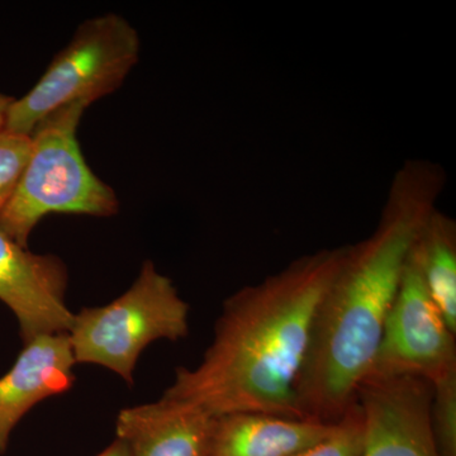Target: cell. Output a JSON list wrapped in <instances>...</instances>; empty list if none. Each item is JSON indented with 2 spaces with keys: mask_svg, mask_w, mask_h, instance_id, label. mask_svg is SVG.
<instances>
[{
  "mask_svg": "<svg viewBox=\"0 0 456 456\" xmlns=\"http://www.w3.org/2000/svg\"><path fill=\"white\" fill-rule=\"evenodd\" d=\"M365 432L364 412L355 398L335 421L329 436L293 456H362Z\"/></svg>",
  "mask_w": 456,
  "mask_h": 456,
  "instance_id": "13",
  "label": "cell"
},
{
  "mask_svg": "<svg viewBox=\"0 0 456 456\" xmlns=\"http://www.w3.org/2000/svg\"><path fill=\"white\" fill-rule=\"evenodd\" d=\"M445 185L440 164L407 160L393 176L373 232L345 248L340 269L318 305L294 387L301 419L332 424L355 401L411 250Z\"/></svg>",
  "mask_w": 456,
  "mask_h": 456,
  "instance_id": "1",
  "label": "cell"
},
{
  "mask_svg": "<svg viewBox=\"0 0 456 456\" xmlns=\"http://www.w3.org/2000/svg\"><path fill=\"white\" fill-rule=\"evenodd\" d=\"M140 57V36L116 13L89 18L57 53L38 82L14 98L3 130L31 136L51 113L77 102L94 103L121 88Z\"/></svg>",
  "mask_w": 456,
  "mask_h": 456,
  "instance_id": "4",
  "label": "cell"
},
{
  "mask_svg": "<svg viewBox=\"0 0 456 456\" xmlns=\"http://www.w3.org/2000/svg\"><path fill=\"white\" fill-rule=\"evenodd\" d=\"M411 255L435 305L456 334V222L435 209L419 231Z\"/></svg>",
  "mask_w": 456,
  "mask_h": 456,
  "instance_id": "12",
  "label": "cell"
},
{
  "mask_svg": "<svg viewBox=\"0 0 456 456\" xmlns=\"http://www.w3.org/2000/svg\"><path fill=\"white\" fill-rule=\"evenodd\" d=\"M69 274L55 255L33 254L0 232V301L20 323L23 344L44 334H68L73 325L65 302Z\"/></svg>",
  "mask_w": 456,
  "mask_h": 456,
  "instance_id": "8",
  "label": "cell"
},
{
  "mask_svg": "<svg viewBox=\"0 0 456 456\" xmlns=\"http://www.w3.org/2000/svg\"><path fill=\"white\" fill-rule=\"evenodd\" d=\"M88 107L77 102L60 108L32 132L31 158L0 216V232L22 248H28L32 231L50 213L112 217L118 212L116 191L93 173L77 141Z\"/></svg>",
  "mask_w": 456,
  "mask_h": 456,
  "instance_id": "3",
  "label": "cell"
},
{
  "mask_svg": "<svg viewBox=\"0 0 456 456\" xmlns=\"http://www.w3.org/2000/svg\"><path fill=\"white\" fill-rule=\"evenodd\" d=\"M98 456H130V450H128L127 444L121 439H116L110 448L104 450L102 454Z\"/></svg>",
  "mask_w": 456,
  "mask_h": 456,
  "instance_id": "16",
  "label": "cell"
},
{
  "mask_svg": "<svg viewBox=\"0 0 456 456\" xmlns=\"http://www.w3.org/2000/svg\"><path fill=\"white\" fill-rule=\"evenodd\" d=\"M13 101L14 97L0 93V131H3V127H4L5 116H7L8 108Z\"/></svg>",
  "mask_w": 456,
  "mask_h": 456,
  "instance_id": "17",
  "label": "cell"
},
{
  "mask_svg": "<svg viewBox=\"0 0 456 456\" xmlns=\"http://www.w3.org/2000/svg\"><path fill=\"white\" fill-rule=\"evenodd\" d=\"M31 152V136L0 131V216L16 193Z\"/></svg>",
  "mask_w": 456,
  "mask_h": 456,
  "instance_id": "15",
  "label": "cell"
},
{
  "mask_svg": "<svg viewBox=\"0 0 456 456\" xmlns=\"http://www.w3.org/2000/svg\"><path fill=\"white\" fill-rule=\"evenodd\" d=\"M431 428L440 456H456V373L432 384Z\"/></svg>",
  "mask_w": 456,
  "mask_h": 456,
  "instance_id": "14",
  "label": "cell"
},
{
  "mask_svg": "<svg viewBox=\"0 0 456 456\" xmlns=\"http://www.w3.org/2000/svg\"><path fill=\"white\" fill-rule=\"evenodd\" d=\"M455 335L410 254L368 375H407L431 384L439 382L456 373Z\"/></svg>",
  "mask_w": 456,
  "mask_h": 456,
  "instance_id": "6",
  "label": "cell"
},
{
  "mask_svg": "<svg viewBox=\"0 0 456 456\" xmlns=\"http://www.w3.org/2000/svg\"><path fill=\"white\" fill-rule=\"evenodd\" d=\"M345 248L305 255L232 294L202 362L178 369L163 397L189 402L212 417L255 412L301 419L294 387L318 305L340 269Z\"/></svg>",
  "mask_w": 456,
  "mask_h": 456,
  "instance_id": "2",
  "label": "cell"
},
{
  "mask_svg": "<svg viewBox=\"0 0 456 456\" xmlns=\"http://www.w3.org/2000/svg\"><path fill=\"white\" fill-rule=\"evenodd\" d=\"M335 422L237 412L213 417L206 456H293L331 434Z\"/></svg>",
  "mask_w": 456,
  "mask_h": 456,
  "instance_id": "11",
  "label": "cell"
},
{
  "mask_svg": "<svg viewBox=\"0 0 456 456\" xmlns=\"http://www.w3.org/2000/svg\"><path fill=\"white\" fill-rule=\"evenodd\" d=\"M213 417L189 402L163 397L125 408L117 417V439L130 456H206Z\"/></svg>",
  "mask_w": 456,
  "mask_h": 456,
  "instance_id": "10",
  "label": "cell"
},
{
  "mask_svg": "<svg viewBox=\"0 0 456 456\" xmlns=\"http://www.w3.org/2000/svg\"><path fill=\"white\" fill-rule=\"evenodd\" d=\"M13 368L0 378V455L26 413L53 395L70 391L75 375L68 334H44L26 342Z\"/></svg>",
  "mask_w": 456,
  "mask_h": 456,
  "instance_id": "9",
  "label": "cell"
},
{
  "mask_svg": "<svg viewBox=\"0 0 456 456\" xmlns=\"http://www.w3.org/2000/svg\"><path fill=\"white\" fill-rule=\"evenodd\" d=\"M432 384L368 375L355 398L365 416L362 456H440L431 428Z\"/></svg>",
  "mask_w": 456,
  "mask_h": 456,
  "instance_id": "7",
  "label": "cell"
},
{
  "mask_svg": "<svg viewBox=\"0 0 456 456\" xmlns=\"http://www.w3.org/2000/svg\"><path fill=\"white\" fill-rule=\"evenodd\" d=\"M189 305L173 281L152 261H143L139 278L119 298L74 314L68 332L74 359L97 364L134 383L140 354L159 338L178 341L189 331Z\"/></svg>",
  "mask_w": 456,
  "mask_h": 456,
  "instance_id": "5",
  "label": "cell"
}]
</instances>
